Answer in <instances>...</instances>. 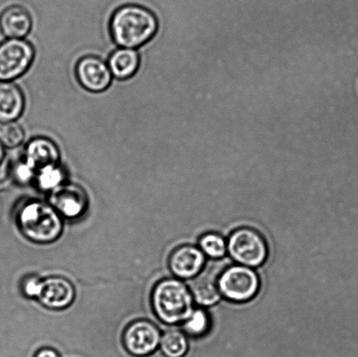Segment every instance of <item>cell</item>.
Returning <instances> with one entry per match:
<instances>
[{
	"instance_id": "6da1fadb",
	"label": "cell",
	"mask_w": 358,
	"mask_h": 357,
	"mask_svg": "<svg viewBox=\"0 0 358 357\" xmlns=\"http://www.w3.org/2000/svg\"><path fill=\"white\" fill-rule=\"evenodd\" d=\"M159 27L156 14L138 3L118 7L110 20V33L115 43L119 48L135 50L152 41Z\"/></svg>"
},
{
	"instance_id": "7a4b0ae2",
	"label": "cell",
	"mask_w": 358,
	"mask_h": 357,
	"mask_svg": "<svg viewBox=\"0 0 358 357\" xmlns=\"http://www.w3.org/2000/svg\"><path fill=\"white\" fill-rule=\"evenodd\" d=\"M17 226L34 242H54L62 233V216L49 204L38 199L21 203L16 212Z\"/></svg>"
},
{
	"instance_id": "3957f363",
	"label": "cell",
	"mask_w": 358,
	"mask_h": 357,
	"mask_svg": "<svg viewBox=\"0 0 358 357\" xmlns=\"http://www.w3.org/2000/svg\"><path fill=\"white\" fill-rule=\"evenodd\" d=\"M154 312L164 323H185L193 312V298L189 289L176 279L159 282L153 289Z\"/></svg>"
},
{
	"instance_id": "277c9868",
	"label": "cell",
	"mask_w": 358,
	"mask_h": 357,
	"mask_svg": "<svg viewBox=\"0 0 358 357\" xmlns=\"http://www.w3.org/2000/svg\"><path fill=\"white\" fill-rule=\"evenodd\" d=\"M35 48L31 42L8 38L0 44V82H13L24 75L34 61Z\"/></svg>"
},
{
	"instance_id": "5b68a950",
	"label": "cell",
	"mask_w": 358,
	"mask_h": 357,
	"mask_svg": "<svg viewBox=\"0 0 358 357\" xmlns=\"http://www.w3.org/2000/svg\"><path fill=\"white\" fill-rule=\"evenodd\" d=\"M227 250L238 264L256 268L264 263L268 257V247L263 237L255 230L241 228L229 238Z\"/></svg>"
},
{
	"instance_id": "8992f818",
	"label": "cell",
	"mask_w": 358,
	"mask_h": 357,
	"mask_svg": "<svg viewBox=\"0 0 358 357\" xmlns=\"http://www.w3.org/2000/svg\"><path fill=\"white\" fill-rule=\"evenodd\" d=\"M221 295L234 303H245L257 295L259 279L257 274L245 265H233L226 269L219 277Z\"/></svg>"
},
{
	"instance_id": "52a82bcc",
	"label": "cell",
	"mask_w": 358,
	"mask_h": 357,
	"mask_svg": "<svg viewBox=\"0 0 358 357\" xmlns=\"http://www.w3.org/2000/svg\"><path fill=\"white\" fill-rule=\"evenodd\" d=\"M161 334L155 324L146 320L133 321L124 330L122 341L129 354L145 357L152 355L160 345Z\"/></svg>"
},
{
	"instance_id": "ba28073f",
	"label": "cell",
	"mask_w": 358,
	"mask_h": 357,
	"mask_svg": "<svg viewBox=\"0 0 358 357\" xmlns=\"http://www.w3.org/2000/svg\"><path fill=\"white\" fill-rule=\"evenodd\" d=\"M76 76L80 85L91 93L104 92L113 80L108 62L94 55L84 56L79 59Z\"/></svg>"
},
{
	"instance_id": "9c48e42d",
	"label": "cell",
	"mask_w": 358,
	"mask_h": 357,
	"mask_svg": "<svg viewBox=\"0 0 358 357\" xmlns=\"http://www.w3.org/2000/svg\"><path fill=\"white\" fill-rule=\"evenodd\" d=\"M50 205L66 219H77L85 213L87 197L85 191L73 184H62L51 192Z\"/></svg>"
},
{
	"instance_id": "30bf717a",
	"label": "cell",
	"mask_w": 358,
	"mask_h": 357,
	"mask_svg": "<svg viewBox=\"0 0 358 357\" xmlns=\"http://www.w3.org/2000/svg\"><path fill=\"white\" fill-rule=\"evenodd\" d=\"M76 291L72 283L65 278L50 277L42 281L38 300L49 309H64L75 300Z\"/></svg>"
},
{
	"instance_id": "8fae6325",
	"label": "cell",
	"mask_w": 358,
	"mask_h": 357,
	"mask_svg": "<svg viewBox=\"0 0 358 357\" xmlns=\"http://www.w3.org/2000/svg\"><path fill=\"white\" fill-rule=\"evenodd\" d=\"M217 275H219V268L217 265H207L200 274L192 279L189 284V292L199 305L213 306L220 300L221 293L217 285L219 282Z\"/></svg>"
},
{
	"instance_id": "7c38bea8",
	"label": "cell",
	"mask_w": 358,
	"mask_h": 357,
	"mask_svg": "<svg viewBox=\"0 0 358 357\" xmlns=\"http://www.w3.org/2000/svg\"><path fill=\"white\" fill-rule=\"evenodd\" d=\"M205 254L192 246L178 247L171 254L169 265L171 272L179 279L195 278L205 267Z\"/></svg>"
},
{
	"instance_id": "4fadbf2b",
	"label": "cell",
	"mask_w": 358,
	"mask_h": 357,
	"mask_svg": "<svg viewBox=\"0 0 358 357\" xmlns=\"http://www.w3.org/2000/svg\"><path fill=\"white\" fill-rule=\"evenodd\" d=\"M24 159L37 173L42 168L59 163L61 152L52 140L38 136L28 142L24 148Z\"/></svg>"
},
{
	"instance_id": "5bb4252c",
	"label": "cell",
	"mask_w": 358,
	"mask_h": 357,
	"mask_svg": "<svg viewBox=\"0 0 358 357\" xmlns=\"http://www.w3.org/2000/svg\"><path fill=\"white\" fill-rule=\"evenodd\" d=\"M33 27L29 10L20 5L7 7L0 15V30L7 38H26Z\"/></svg>"
},
{
	"instance_id": "9a60e30c",
	"label": "cell",
	"mask_w": 358,
	"mask_h": 357,
	"mask_svg": "<svg viewBox=\"0 0 358 357\" xmlns=\"http://www.w3.org/2000/svg\"><path fill=\"white\" fill-rule=\"evenodd\" d=\"M26 101L23 91L13 82H0V122H15L22 115Z\"/></svg>"
},
{
	"instance_id": "2e32d148",
	"label": "cell",
	"mask_w": 358,
	"mask_h": 357,
	"mask_svg": "<svg viewBox=\"0 0 358 357\" xmlns=\"http://www.w3.org/2000/svg\"><path fill=\"white\" fill-rule=\"evenodd\" d=\"M141 58L135 49L118 48L108 58V65L112 76L119 80L132 78L138 71Z\"/></svg>"
},
{
	"instance_id": "e0dca14e",
	"label": "cell",
	"mask_w": 358,
	"mask_h": 357,
	"mask_svg": "<svg viewBox=\"0 0 358 357\" xmlns=\"http://www.w3.org/2000/svg\"><path fill=\"white\" fill-rule=\"evenodd\" d=\"M66 177L65 169L61 164H52L38 170L34 182L41 191L52 192L64 184Z\"/></svg>"
},
{
	"instance_id": "ac0fdd59",
	"label": "cell",
	"mask_w": 358,
	"mask_h": 357,
	"mask_svg": "<svg viewBox=\"0 0 358 357\" xmlns=\"http://www.w3.org/2000/svg\"><path fill=\"white\" fill-rule=\"evenodd\" d=\"M161 351L167 357H182L188 351V342L181 331H167L161 338Z\"/></svg>"
},
{
	"instance_id": "d6986e66",
	"label": "cell",
	"mask_w": 358,
	"mask_h": 357,
	"mask_svg": "<svg viewBox=\"0 0 358 357\" xmlns=\"http://www.w3.org/2000/svg\"><path fill=\"white\" fill-rule=\"evenodd\" d=\"M210 321L208 314L202 309L193 310L191 316L182 325L185 334L192 337H201L208 333Z\"/></svg>"
},
{
	"instance_id": "ffe728a7",
	"label": "cell",
	"mask_w": 358,
	"mask_h": 357,
	"mask_svg": "<svg viewBox=\"0 0 358 357\" xmlns=\"http://www.w3.org/2000/svg\"><path fill=\"white\" fill-rule=\"evenodd\" d=\"M24 131L16 122H0V143L7 149H14L22 145Z\"/></svg>"
},
{
	"instance_id": "44dd1931",
	"label": "cell",
	"mask_w": 358,
	"mask_h": 357,
	"mask_svg": "<svg viewBox=\"0 0 358 357\" xmlns=\"http://www.w3.org/2000/svg\"><path fill=\"white\" fill-rule=\"evenodd\" d=\"M199 247L203 254L213 260L222 258L227 251L226 240L216 233H208L203 235L199 240Z\"/></svg>"
},
{
	"instance_id": "7402d4cb",
	"label": "cell",
	"mask_w": 358,
	"mask_h": 357,
	"mask_svg": "<svg viewBox=\"0 0 358 357\" xmlns=\"http://www.w3.org/2000/svg\"><path fill=\"white\" fill-rule=\"evenodd\" d=\"M10 177L14 183L27 185L35 180L36 170L31 167L24 159L17 160L10 166Z\"/></svg>"
},
{
	"instance_id": "603a6c76",
	"label": "cell",
	"mask_w": 358,
	"mask_h": 357,
	"mask_svg": "<svg viewBox=\"0 0 358 357\" xmlns=\"http://www.w3.org/2000/svg\"><path fill=\"white\" fill-rule=\"evenodd\" d=\"M42 288V279L38 278L37 276H27L24 278L21 284L23 295L29 298H37L40 296Z\"/></svg>"
},
{
	"instance_id": "cb8c5ba5",
	"label": "cell",
	"mask_w": 358,
	"mask_h": 357,
	"mask_svg": "<svg viewBox=\"0 0 358 357\" xmlns=\"http://www.w3.org/2000/svg\"><path fill=\"white\" fill-rule=\"evenodd\" d=\"M34 357H59V356L55 349L45 348L38 351Z\"/></svg>"
},
{
	"instance_id": "d4e9b609",
	"label": "cell",
	"mask_w": 358,
	"mask_h": 357,
	"mask_svg": "<svg viewBox=\"0 0 358 357\" xmlns=\"http://www.w3.org/2000/svg\"><path fill=\"white\" fill-rule=\"evenodd\" d=\"M3 159H5V147L0 143V164L2 163Z\"/></svg>"
}]
</instances>
